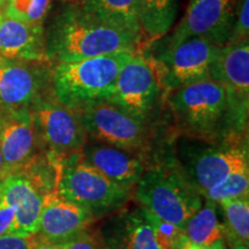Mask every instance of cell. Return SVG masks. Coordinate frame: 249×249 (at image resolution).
I'll use <instances>...</instances> for the list:
<instances>
[{"label":"cell","mask_w":249,"mask_h":249,"mask_svg":"<svg viewBox=\"0 0 249 249\" xmlns=\"http://www.w3.org/2000/svg\"><path fill=\"white\" fill-rule=\"evenodd\" d=\"M143 36L160 38L173 26L178 0H135Z\"/></svg>","instance_id":"obj_21"},{"label":"cell","mask_w":249,"mask_h":249,"mask_svg":"<svg viewBox=\"0 0 249 249\" xmlns=\"http://www.w3.org/2000/svg\"><path fill=\"white\" fill-rule=\"evenodd\" d=\"M134 53L136 52H119L55 64L51 73L53 97L76 111L93 103L107 101L120 70Z\"/></svg>","instance_id":"obj_2"},{"label":"cell","mask_w":249,"mask_h":249,"mask_svg":"<svg viewBox=\"0 0 249 249\" xmlns=\"http://www.w3.org/2000/svg\"><path fill=\"white\" fill-rule=\"evenodd\" d=\"M61 1L66 2V4H70V2H71V4H77V2H79L80 0H61Z\"/></svg>","instance_id":"obj_34"},{"label":"cell","mask_w":249,"mask_h":249,"mask_svg":"<svg viewBox=\"0 0 249 249\" xmlns=\"http://www.w3.org/2000/svg\"><path fill=\"white\" fill-rule=\"evenodd\" d=\"M0 177H1L2 179H6L7 177H9V172H8L7 167H6V164H5L4 157H2L1 150H0Z\"/></svg>","instance_id":"obj_32"},{"label":"cell","mask_w":249,"mask_h":249,"mask_svg":"<svg viewBox=\"0 0 249 249\" xmlns=\"http://www.w3.org/2000/svg\"><path fill=\"white\" fill-rule=\"evenodd\" d=\"M57 192L93 217H98L123 208L133 189L108 179L79 154L62 161Z\"/></svg>","instance_id":"obj_5"},{"label":"cell","mask_w":249,"mask_h":249,"mask_svg":"<svg viewBox=\"0 0 249 249\" xmlns=\"http://www.w3.org/2000/svg\"><path fill=\"white\" fill-rule=\"evenodd\" d=\"M134 194L140 207L182 231L189 218L203 203V196L181 171L171 166L145 170L136 183Z\"/></svg>","instance_id":"obj_4"},{"label":"cell","mask_w":249,"mask_h":249,"mask_svg":"<svg viewBox=\"0 0 249 249\" xmlns=\"http://www.w3.org/2000/svg\"><path fill=\"white\" fill-rule=\"evenodd\" d=\"M77 4L104 22L143 37L135 0H80Z\"/></svg>","instance_id":"obj_20"},{"label":"cell","mask_w":249,"mask_h":249,"mask_svg":"<svg viewBox=\"0 0 249 249\" xmlns=\"http://www.w3.org/2000/svg\"><path fill=\"white\" fill-rule=\"evenodd\" d=\"M95 217L64 198L58 192L44 196L36 236L50 244H61L88 229Z\"/></svg>","instance_id":"obj_16"},{"label":"cell","mask_w":249,"mask_h":249,"mask_svg":"<svg viewBox=\"0 0 249 249\" xmlns=\"http://www.w3.org/2000/svg\"><path fill=\"white\" fill-rule=\"evenodd\" d=\"M81 156L87 163L127 188L133 189L145 171L140 152L124 150L93 141L86 143Z\"/></svg>","instance_id":"obj_17"},{"label":"cell","mask_w":249,"mask_h":249,"mask_svg":"<svg viewBox=\"0 0 249 249\" xmlns=\"http://www.w3.org/2000/svg\"><path fill=\"white\" fill-rule=\"evenodd\" d=\"M87 136L93 141L124 150L141 152L148 145L145 123L107 101L93 103L77 111Z\"/></svg>","instance_id":"obj_8"},{"label":"cell","mask_w":249,"mask_h":249,"mask_svg":"<svg viewBox=\"0 0 249 249\" xmlns=\"http://www.w3.org/2000/svg\"><path fill=\"white\" fill-rule=\"evenodd\" d=\"M35 240L36 235L6 234L0 236V249H31Z\"/></svg>","instance_id":"obj_28"},{"label":"cell","mask_w":249,"mask_h":249,"mask_svg":"<svg viewBox=\"0 0 249 249\" xmlns=\"http://www.w3.org/2000/svg\"><path fill=\"white\" fill-rule=\"evenodd\" d=\"M174 249H210L208 247H204V246H200V245H196L194 242L189 241L188 239H187V236L182 239L181 241L179 242V245L177 246Z\"/></svg>","instance_id":"obj_30"},{"label":"cell","mask_w":249,"mask_h":249,"mask_svg":"<svg viewBox=\"0 0 249 249\" xmlns=\"http://www.w3.org/2000/svg\"><path fill=\"white\" fill-rule=\"evenodd\" d=\"M230 249H248V245H235Z\"/></svg>","instance_id":"obj_33"},{"label":"cell","mask_w":249,"mask_h":249,"mask_svg":"<svg viewBox=\"0 0 249 249\" xmlns=\"http://www.w3.org/2000/svg\"><path fill=\"white\" fill-rule=\"evenodd\" d=\"M4 180H5V179H2L1 177H0V185H1V183H2V181H4Z\"/></svg>","instance_id":"obj_37"},{"label":"cell","mask_w":249,"mask_h":249,"mask_svg":"<svg viewBox=\"0 0 249 249\" xmlns=\"http://www.w3.org/2000/svg\"><path fill=\"white\" fill-rule=\"evenodd\" d=\"M142 37L93 17L79 4H66L45 30L49 64L73 62L119 52H136Z\"/></svg>","instance_id":"obj_1"},{"label":"cell","mask_w":249,"mask_h":249,"mask_svg":"<svg viewBox=\"0 0 249 249\" xmlns=\"http://www.w3.org/2000/svg\"><path fill=\"white\" fill-rule=\"evenodd\" d=\"M222 208L225 224L224 238L230 246L248 245L249 241V195L218 203Z\"/></svg>","instance_id":"obj_23"},{"label":"cell","mask_w":249,"mask_h":249,"mask_svg":"<svg viewBox=\"0 0 249 249\" xmlns=\"http://www.w3.org/2000/svg\"><path fill=\"white\" fill-rule=\"evenodd\" d=\"M240 0H189L181 21L160 49L172 48L192 37L224 46L231 35Z\"/></svg>","instance_id":"obj_10"},{"label":"cell","mask_w":249,"mask_h":249,"mask_svg":"<svg viewBox=\"0 0 249 249\" xmlns=\"http://www.w3.org/2000/svg\"><path fill=\"white\" fill-rule=\"evenodd\" d=\"M51 4L52 0H7L2 13L23 22L43 24Z\"/></svg>","instance_id":"obj_25"},{"label":"cell","mask_w":249,"mask_h":249,"mask_svg":"<svg viewBox=\"0 0 249 249\" xmlns=\"http://www.w3.org/2000/svg\"><path fill=\"white\" fill-rule=\"evenodd\" d=\"M220 46L203 37H192L180 44L160 49L151 59L161 88L173 91L210 79V71Z\"/></svg>","instance_id":"obj_6"},{"label":"cell","mask_w":249,"mask_h":249,"mask_svg":"<svg viewBox=\"0 0 249 249\" xmlns=\"http://www.w3.org/2000/svg\"><path fill=\"white\" fill-rule=\"evenodd\" d=\"M247 39H249V0H240L231 35L226 44H235Z\"/></svg>","instance_id":"obj_26"},{"label":"cell","mask_w":249,"mask_h":249,"mask_svg":"<svg viewBox=\"0 0 249 249\" xmlns=\"http://www.w3.org/2000/svg\"><path fill=\"white\" fill-rule=\"evenodd\" d=\"M31 249H59V247L54 244H50V242H48V241L40 240L39 238H37L36 236L35 244L33 245Z\"/></svg>","instance_id":"obj_31"},{"label":"cell","mask_w":249,"mask_h":249,"mask_svg":"<svg viewBox=\"0 0 249 249\" xmlns=\"http://www.w3.org/2000/svg\"><path fill=\"white\" fill-rule=\"evenodd\" d=\"M0 57L27 61H46L45 29L7 17H0Z\"/></svg>","instance_id":"obj_19"},{"label":"cell","mask_w":249,"mask_h":249,"mask_svg":"<svg viewBox=\"0 0 249 249\" xmlns=\"http://www.w3.org/2000/svg\"><path fill=\"white\" fill-rule=\"evenodd\" d=\"M57 246L59 249H104L98 234L89 232L88 229Z\"/></svg>","instance_id":"obj_27"},{"label":"cell","mask_w":249,"mask_h":249,"mask_svg":"<svg viewBox=\"0 0 249 249\" xmlns=\"http://www.w3.org/2000/svg\"><path fill=\"white\" fill-rule=\"evenodd\" d=\"M160 89V80L150 59L134 53L120 70L107 102L145 123L154 111Z\"/></svg>","instance_id":"obj_11"},{"label":"cell","mask_w":249,"mask_h":249,"mask_svg":"<svg viewBox=\"0 0 249 249\" xmlns=\"http://www.w3.org/2000/svg\"><path fill=\"white\" fill-rule=\"evenodd\" d=\"M247 167V148L238 144H223L195 152L188 164V171L182 173L196 191L203 195L227 176Z\"/></svg>","instance_id":"obj_13"},{"label":"cell","mask_w":249,"mask_h":249,"mask_svg":"<svg viewBox=\"0 0 249 249\" xmlns=\"http://www.w3.org/2000/svg\"><path fill=\"white\" fill-rule=\"evenodd\" d=\"M6 1H7V0H0V5H4Z\"/></svg>","instance_id":"obj_35"},{"label":"cell","mask_w":249,"mask_h":249,"mask_svg":"<svg viewBox=\"0 0 249 249\" xmlns=\"http://www.w3.org/2000/svg\"><path fill=\"white\" fill-rule=\"evenodd\" d=\"M1 6H2V5H0V17H1V15H2V11H1Z\"/></svg>","instance_id":"obj_36"},{"label":"cell","mask_w":249,"mask_h":249,"mask_svg":"<svg viewBox=\"0 0 249 249\" xmlns=\"http://www.w3.org/2000/svg\"><path fill=\"white\" fill-rule=\"evenodd\" d=\"M98 236L104 249H169L156 232L148 211L140 205L112 216Z\"/></svg>","instance_id":"obj_14"},{"label":"cell","mask_w":249,"mask_h":249,"mask_svg":"<svg viewBox=\"0 0 249 249\" xmlns=\"http://www.w3.org/2000/svg\"><path fill=\"white\" fill-rule=\"evenodd\" d=\"M46 61L0 57V112L30 110L51 83Z\"/></svg>","instance_id":"obj_12"},{"label":"cell","mask_w":249,"mask_h":249,"mask_svg":"<svg viewBox=\"0 0 249 249\" xmlns=\"http://www.w3.org/2000/svg\"><path fill=\"white\" fill-rule=\"evenodd\" d=\"M15 226V210L11 205L0 201V236L13 234Z\"/></svg>","instance_id":"obj_29"},{"label":"cell","mask_w":249,"mask_h":249,"mask_svg":"<svg viewBox=\"0 0 249 249\" xmlns=\"http://www.w3.org/2000/svg\"><path fill=\"white\" fill-rule=\"evenodd\" d=\"M30 113L43 148L62 161L82 152L88 136L76 110L43 96L30 107Z\"/></svg>","instance_id":"obj_7"},{"label":"cell","mask_w":249,"mask_h":249,"mask_svg":"<svg viewBox=\"0 0 249 249\" xmlns=\"http://www.w3.org/2000/svg\"><path fill=\"white\" fill-rule=\"evenodd\" d=\"M42 149L30 110L0 112V150L9 176L20 172Z\"/></svg>","instance_id":"obj_15"},{"label":"cell","mask_w":249,"mask_h":249,"mask_svg":"<svg viewBox=\"0 0 249 249\" xmlns=\"http://www.w3.org/2000/svg\"><path fill=\"white\" fill-rule=\"evenodd\" d=\"M44 196L22 176H9L0 185V201L15 210L13 234L31 236L38 231Z\"/></svg>","instance_id":"obj_18"},{"label":"cell","mask_w":249,"mask_h":249,"mask_svg":"<svg viewBox=\"0 0 249 249\" xmlns=\"http://www.w3.org/2000/svg\"><path fill=\"white\" fill-rule=\"evenodd\" d=\"M183 232L189 241L208 248L223 241L224 230L218 220L217 203L204 198L200 209L187 222Z\"/></svg>","instance_id":"obj_22"},{"label":"cell","mask_w":249,"mask_h":249,"mask_svg":"<svg viewBox=\"0 0 249 249\" xmlns=\"http://www.w3.org/2000/svg\"><path fill=\"white\" fill-rule=\"evenodd\" d=\"M170 104L182 132L207 141L232 132L225 90L205 79L171 91Z\"/></svg>","instance_id":"obj_3"},{"label":"cell","mask_w":249,"mask_h":249,"mask_svg":"<svg viewBox=\"0 0 249 249\" xmlns=\"http://www.w3.org/2000/svg\"><path fill=\"white\" fill-rule=\"evenodd\" d=\"M210 79L225 90L232 132H242L249 105V39L220 48L211 67Z\"/></svg>","instance_id":"obj_9"},{"label":"cell","mask_w":249,"mask_h":249,"mask_svg":"<svg viewBox=\"0 0 249 249\" xmlns=\"http://www.w3.org/2000/svg\"><path fill=\"white\" fill-rule=\"evenodd\" d=\"M248 194L249 167L231 173L223 181H220L218 185L205 192L202 196L218 204L223 201L247 196Z\"/></svg>","instance_id":"obj_24"}]
</instances>
